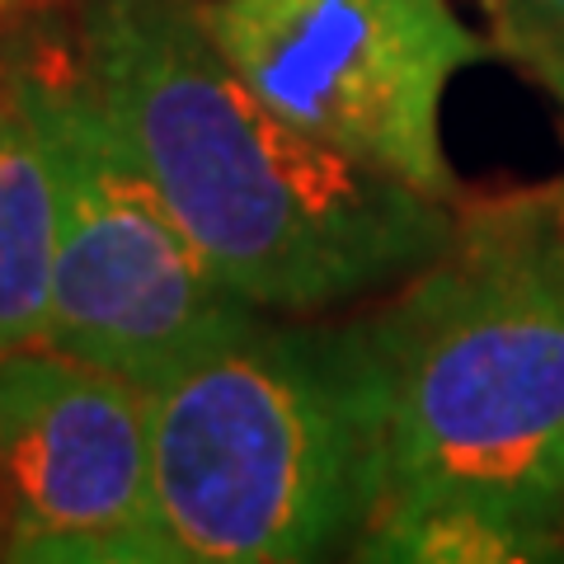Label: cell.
Here are the masks:
<instances>
[{"mask_svg":"<svg viewBox=\"0 0 564 564\" xmlns=\"http://www.w3.org/2000/svg\"><path fill=\"white\" fill-rule=\"evenodd\" d=\"M80 66L203 259L254 311H325L423 269L447 203L273 113L221 57L198 0H90Z\"/></svg>","mask_w":564,"mask_h":564,"instance_id":"obj_1","label":"cell"},{"mask_svg":"<svg viewBox=\"0 0 564 564\" xmlns=\"http://www.w3.org/2000/svg\"><path fill=\"white\" fill-rule=\"evenodd\" d=\"M348 344L372 429V518L462 508L555 541L564 193L456 226L395 302L348 325Z\"/></svg>","mask_w":564,"mask_h":564,"instance_id":"obj_2","label":"cell"},{"mask_svg":"<svg viewBox=\"0 0 564 564\" xmlns=\"http://www.w3.org/2000/svg\"><path fill=\"white\" fill-rule=\"evenodd\" d=\"M147 395L155 508L180 564L315 560L372 518V429L348 329L254 315Z\"/></svg>","mask_w":564,"mask_h":564,"instance_id":"obj_3","label":"cell"},{"mask_svg":"<svg viewBox=\"0 0 564 564\" xmlns=\"http://www.w3.org/2000/svg\"><path fill=\"white\" fill-rule=\"evenodd\" d=\"M39 95L62 180L47 344L151 391L259 311L174 221L80 62L39 52Z\"/></svg>","mask_w":564,"mask_h":564,"instance_id":"obj_4","label":"cell"},{"mask_svg":"<svg viewBox=\"0 0 564 564\" xmlns=\"http://www.w3.org/2000/svg\"><path fill=\"white\" fill-rule=\"evenodd\" d=\"M236 76L348 161L452 203L443 99L485 43L452 0H198Z\"/></svg>","mask_w":564,"mask_h":564,"instance_id":"obj_5","label":"cell"},{"mask_svg":"<svg viewBox=\"0 0 564 564\" xmlns=\"http://www.w3.org/2000/svg\"><path fill=\"white\" fill-rule=\"evenodd\" d=\"M6 560L180 564L155 508L151 395L52 344L0 352Z\"/></svg>","mask_w":564,"mask_h":564,"instance_id":"obj_6","label":"cell"},{"mask_svg":"<svg viewBox=\"0 0 564 564\" xmlns=\"http://www.w3.org/2000/svg\"><path fill=\"white\" fill-rule=\"evenodd\" d=\"M62 231L57 147L39 95V43L0 66V352L47 344Z\"/></svg>","mask_w":564,"mask_h":564,"instance_id":"obj_7","label":"cell"},{"mask_svg":"<svg viewBox=\"0 0 564 564\" xmlns=\"http://www.w3.org/2000/svg\"><path fill=\"white\" fill-rule=\"evenodd\" d=\"M555 541L527 527L462 513V508H419V513H381L358 532L362 560H437V564H503L541 560Z\"/></svg>","mask_w":564,"mask_h":564,"instance_id":"obj_8","label":"cell"},{"mask_svg":"<svg viewBox=\"0 0 564 564\" xmlns=\"http://www.w3.org/2000/svg\"><path fill=\"white\" fill-rule=\"evenodd\" d=\"M494 39L564 104V0H485Z\"/></svg>","mask_w":564,"mask_h":564,"instance_id":"obj_9","label":"cell"},{"mask_svg":"<svg viewBox=\"0 0 564 564\" xmlns=\"http://www.w3.org/2000/svg\"><path fill=\"white\" fill-rule=\"evenodd\" d=\"M57 6L62 0H0V57L14 43H24L47 14H57Z\"/></svg>","mask_w":564,"mask_h":564,"instance_id":"obj_10","label":"cell"},{"mask_svg":"<svg viewBox=\"0 0 564 564\" xmlns=\"http://www.w3.org/2000/svg\"><path fill=\"white\" fill-rule=\"evenodd\" d=\"M0 555H6V508H0Z\"/></svg>","mask_w":564,"mask_h":564,"instance_id":"obj_11","label":"cell"},{"mask_svg":"<svg viewBox=\"0 0 564 564\" xmlns=\"http://www.w3.org/2000/svg\"><path fill=\"white\" fill-rule=\"evenodd\" d=\"M29 39H33V33H29ZM14 47H20V43H14ZM14 47H10V52H14ZM10 52H6V57H10ZM6 57H0V66H6Z\"/></svg>","mask_w":564,"mask_h":564,"instance_id":"obj_12","label":"cell"}]
</instances>
